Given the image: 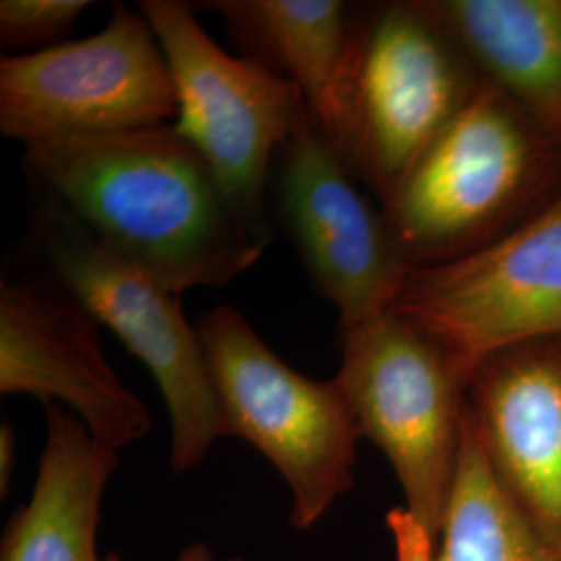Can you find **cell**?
<instances>
[{
  "instance_id": "1",
  "label": "cell",
  "mask_w": 561,
  "mask_h": 561,
  "mask_svg": "<svg viewBox=\"0 0 561 561\" xmlns=\"http://www.w3.org/2000/svg\"><path fill=\"white\" fill-rule=\"evenodd\" d=\"M23 169L44 201L178 296L240 277L268 248L175 123L34 141Z\"/></svg>"
},
{
  "instance_id": "2",
  "label": "cell",
  "mask_w": 561,
  "mask_h": 561,
  "mask_svg": "<svg viewBox=\"0 0 561 561\" xmlns=\"http://www.w3.org/2000/svg\"><path fill=\"white\" fill-rule=\"evenodd\" d=\"M360 426L400 482L389 514L396 560L433 561L460 463L468 382L437 341L387 310L341 331L335 375Z\"/></svg>"
},
{
  "instance_id": "3",
  "label": "cell",
  "mask_w": 561,
  "mask_h": 561,
  "mask_svg": "<svg viewBox=\"0 0 561 561\" xmlns=\"http://www.w3.org/2000/svg\"><path fill=\"white\" fill-rule=\"evenodd\" d=\"M561 192V141L482 80L382 208L412 268L458 261Z\"/></svg>"
},
{
  "instance_id": "4",
  "label": "cell",
  "mask_w": 561,
  "mask_h": 561,
  "mask_svg": "<svg viewBox=\"0 0 561 561\" xmlns=\"http://www.w3.org/2000/svg\"><path fill=\"white\" fill-rule=\"evenodd\" d=\"M229 437L261 451L289 491V526L312 530L356 486L360 426L340 381H317L264 343L233 306L198 319Z\"/></svg>"
},
{
  "instance_id": "5",
  "label": "cell",
  "mask_w": 561,
  "mask_h": 561,
  "mask_svg": "<svg viewBox=\"0 0 561 561\" xmlns=\"http://www.w3.org/2000/svg\"><path fill=\"white\" fill-rule=\"evenodd\" d=\"M424 0L362 13L337 154L382 208L481 85Z\"/></svg>"
},
{
  "instance_id": "6",
  "label": "cell",
  "mask_w": 561,
  "mask_h": 561,
  "mask_svg": "<svg viewBox=\"0 0 561 561\" xmlns=\"http://www.w3.org/2000/svg\"><path fill=\"white\" fill-rule=\"evenodd\" d=\"M34 240L60 287L148 368L171 421L169 463L175 474L198 468L229 437L198 327L181 296L96 240L55 202L44 201Z\"/></svg>"
},
{
  "instance_id": "7",
  "label": "cell",
  "mask_w": 561,
  "mask_h": 561,
  "mask_svg": "<svg viewBox=\"0 0 561 561\" xmlns=\"http://www.w3.org/2000/svg\"><path fill=\"white\" fill-rule=\"evenodd\" d=\"M178 90L181 134L213 167L250 233L271 243L266 192L283 144L310 111L294 81L231 57L183 0H141Z\"/></svg>"
},
{
  "instance_id": "8",
  "label": "cell",
  "mask_w": 561,
  "mask_h": 561,
  "mask_svg": "<svg viewBox=\"0 0 561 561\" xmlns=\"http://www.w3.org/2000/svg\"><path fill=\"white\" fill-rule=\"evenodd\" d=\"M178 119V90L152 23L121 2L99 34L0 60V131L23 146Z\"/></svg>"
},
{
  "instance_id": "9",
  "label": "cell",
  "mask_w": 561,
  "mask_h": 561,
  "mask_svg": "<svg viewBox=\"0 0 561 561\" xmlns=\"http://www.w3.org/2000/svg\"><path fill=\"white\" fill-rule=\"evenodd\" d=\"M442 345L468 382L482 362L561 335V192L500 240L412 268L391 308Z\"/></svg>"
},
{
  "instance_id": "10",
  "label": "cell",
  "mask_w": 561,
  "mask_h": 561,
  "mask_svg": "<svg viewBox=\"0 0 561 561\" xmlns=\"http://www.w3.org/2000/svg\"><path fill=\"white\" fill-rule=\"evenodd\" d=\"M273 178L280 227L341 331L391 310L412 264L385 217L324 140L310 113L280 148Z\"/></svg>"
},
{
  "instance_id": "11",
  "label": "cell",
  "mask_w": 561,
  "mask_h": 561,
  "mask_svg": "<svg viewBox=\"0 0 561 561\" xmlns=\"http://www.w3.org/2000/svg\"><path fill=\"white\" fill-rule=\"evenodd\" d=\"M0 393L57 403L115 451L152 428L104 356L99 321L60 285L0 283Z\"/></svg>"
},
{
  "instance_id": "12",
  "label": "cell",
  "mask_w": 561,
  "mask_h": 561,
  "mask_svg": "<svg viewBox=\"0 0 561 561\" xmlns=\"http://www.w3.org/2000/svg\"><path fill=\"white\" fill-rule=\"evenodd\" d=\"M468 410L505 495L561 560V335L482 362Z\"/></svg>"
},
{
  "instance_id": "13",
  "label": "cell",
  "mask_w": 561,
  "mask_h": 561,
  "mask_svg": "<svg viewBox=\"0 0 561 561\" xmlns=\"http://www.w3.org/2000/svg\"><path fill=\"white\" fill-rule=\"evenodd\" d=\"M46 437L30 500L7 520L0 561H125L99 553L106 486L119 451L96 442L80 419L44 403Z\"/></svg>"
},
{
  "instance_id": "14",
  "label": "cell",
  "mask_w": 561,
  "mask_h": 561,
  "mask_svg": "<svg viewBox=\"0 0 561 561\" xmlns=\"http://www.w3.org/2000/svg\"><path fill=\"white\" fill-rule=\"evenodd\" d=\"M201 7L229 25L250 59L298 85L310 119L335 148L360 11L341 0H213Z\"/></svg>"
},
{
  "instance_id": "15",
  "label": "cell",
  "mask_w": 561,
  "mask_h": 561,
  "mask_svg": "<svg viewBox=\"0 0 561 561\" xmlns=\"http://www.w3.org/2000/svg\"><path fill=\"white\" fill-rule=\"evenodd\" d=\"M482 80L561 141V0H424Z\"/></svg>"
},
{
  "instance_id": "16",
  "label": "cell",
  "mask_w": 561,
  "mask_h": 561,
  "mask_svg": "<svg viewBox=\"0 0 561 561\" xmlns=\"http://www.w3.org/2000/svg\"><path fill=\"white\" fill-rule=\"evenodd\" d=\"M433 561H561L505 495L468 405L460 463Z\"/></svg>"
},
{
  "instance_id": "17",
  "label": "cell",
  "mask_w": 561,
  "mask_h": 561,
  "mask_svg": "<svg viewBox=\"0 0 561 561\" xmlns=\"http://www.w3.org/2000/svg\"><path fill=\"white\" fill-rule=\"evenodd\" d=\"M85 9L88 0H2L0 44L20 55L53 48L73 32Z\"/></svg>"
},
{
  "instance_id": "18",
  "label": "cell",
  "mask_w": 561,
  "mask_h": 561,
  "mask_svg": "<svg viewBox=\"0 0 561 561\" xmlns=\"http://www.w3.org/2000/svg\"><path fill=\"white\" fill-rule=\"evenodd\" d=\"M18 463V437L15 428L9 421L0 424V497L4 500L9 495L11 481L15 474Z\"/></svg>"
},
{
  "instance_id": "19",
  "label": "cell",
  "mask_w": 561,
  "mask_h": 561,
  "mask_svg": "<svg viewBox=\"0 0 561 561\" xmlns=\"http://www.w3.org/2000/svg\"><path fill=\"white\" fill-rule=\"evenodd\" d=\"M171 561H248L241 558H221L215 553V549H210L206 542H190L187 547H183L178 558Z\"/></svg>"
}]
</instances>
